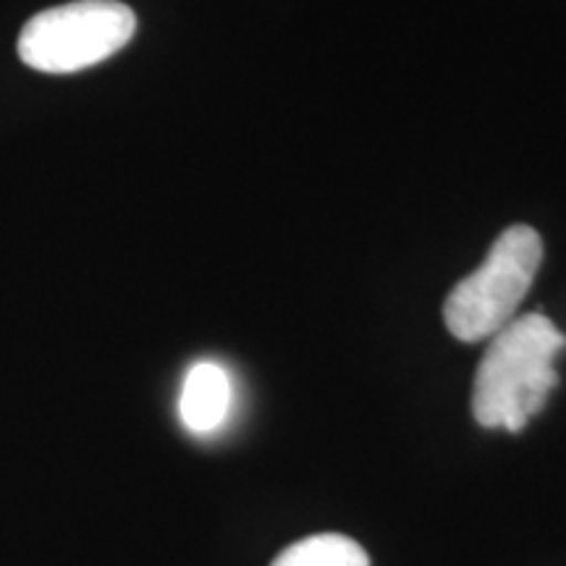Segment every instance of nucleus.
Segmentation results:
<instances>
[{"label":"nucleus","instance_id":"f257e3e1","mask_svg":"<svg viewBox=\"0 0 566 566\" xmlns=\"http://www.w3.org/2000/svg\"><path fill=\"white\" fill-rule=\"evenodd\" d=\"M566 336L543 313L514 317L491 336L472 386V415L483 428L520 433L558 386L556 357Z\"/></svg>","mask_w":566,"mask_h":566},{"label":"nucleus","instance_id":"f03ea898","mask_svg":"<svg viewBox=\"0 0 566 566\" xmlns=\"http://www.w3.org/2000/svg\"><path fill=\"white\" fill-rule=\"evenodd\" d=\"M543 263V239L530 226H509L485 263L459 281L443 302V323L459 342H483L514 321Z\"/></svg>","mask_w":566,"mask_h":566},{"label":"nucleus","instance_id":"7ed1b4c3","mask_svg":"<svg viewBox=\"0 0 566 566\" xmlns=\"http://www.w3.org/2000/svg\"><path fill=\"white\" fill-rule=\"evenodd\" d=\"M137 32V17L118 0H74L40 11L19 34V59L42 74H76L108 61Z\"/></svg>","mask_w":566,"mask_h":566},{"label":"nucleus","instance_id":"20e7f679","mask_svg":"<svg viewBox=\"0 0 566 566\" xmlns=\"http://www.w3.org/2000/svg\"><path fill=\"white\" fill-rule=\"evenodd\" d=\"M231 407V380L221 365L197 363L181 388L179 412L192 433H212L221 428Z\"/></svg>","mask_w":566,"mask_h":566},{"label":"nucleus","instance_id":"39448f33","mask_svg":"<svg viewBox=\"0 0 566 566\" xmlns=\"http://www.w3.org/2000/svg\"><path fill=\"white\" fill-rule=\"evenodd\" d=\"M271 566H370V556L352 537L321 533L283 548Z\"/></svg>","mask_w":566,"mask_h":566}]
</instances>
